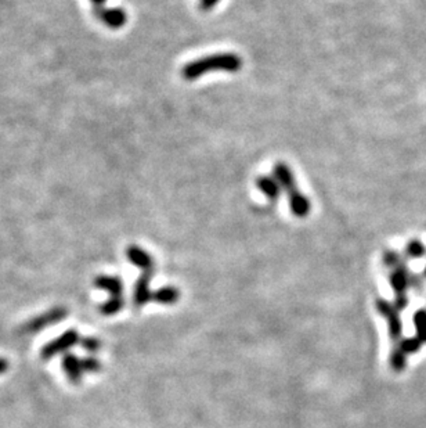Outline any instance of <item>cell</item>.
<instances>
[{
  "instance_id": "cell-1",
  "label": "cell",
  "mask_w": 426,
  "mask_h": 428,
  "mask_svg": "<svg viewBox=\"0 0 426 428\" xmlns=\"http://www.w3.org/2000/svg\"><path fill=\"white\" fill-rule=\"evenodd\" d=\"M242 68V59L235 53H217L187 63L182 75L186 81H197L210 72L235 74Z\"/></svg>"
},
{
  "instance_id": "cell-2",
  "label": "cell",
  "mask_w": 426,
  "mask_h": 428,
  "mask_svg": "<svg viewBox=\"0 0 426 428\" xmlns=\"http://www.w3.org/2000/svg\"><path fill=\"white\" fill-rule=\"evenodd\" d=\"M78 341H79V335H78L77 330H67L63 335H60L56 339L47 342L42 348V358L45 360H49V359L54 358L56 355L63 353L67 349L72 348Z\"/></svg>"
},
{
  "instance_id": "cell-3",
  "label": "cell",
  "mask_w": 426,
  "mask_h": 428,
  "mask_svg": "<svg viewBox=\"0 0 426 428\" xmlns=\"http://www.w3.org/2000/svg\"><path fill=\"white\" fill-rule=\"evenodd\" d=\"M377 308H378L379 314L388 319L389 331H390L392 338L399 339L402 337V331H403V324H402V321H400L399 314H397L399 311L395 307H392L390 303H388L385 300H379L377 303Z\"/></svg>"
},
{
  "instance_id": "cell-4",
  "label": "cell",
  "mask_w": 426,
  "mask_h": 428,
  "mask_svg": "<svg viewBox=\"0 0 426 428\" xmlns=\"http://www.w3.org/2000/svg\"><path fill=\"white\" fill-rule=\"evenodd\" d=\"M65 316H67V311L64 308H54V309L28 321L24 326V330L28 331V333H36V331L47 327V326H52L54 323L63 321Z\"/></svg>"
},
{
  "instance_id": "cell-5",
  "label": "cell",
  "mask_w": 426,
  "mask_h": 428,
  "mask_svg": "<svg viewBox=\"0 0 426 428\" xmlns=\"http://www.w3.org/2000/svg\"><path fill=\"white\" fill-rule=\"evenodd\" d=\"M96 14L102 20V22H104L108 28L112 29H119L127 22V14L120 7H111V8L103 7L97 10Z\"/></svg>"
},
{
  "instance_id": "cell-6",
  "label": "cell",
  "mask_w": 426,
  "mask_h": 428,
  "mask_svg": "<svg viewBox=\"0 0 426 428\" xmlns=\"http://www.w3.org/2000/svg\"><path fill=\"white\" fill-rule=\"evenodd\" d=\"M273 176L276 178V181L280 183L283 192H285L287 194L297 190V179L294 176V172L291 171V168L285 164V162H277L273 168Z\"/></svg>"
},
{
  "instance_id": "cell-7",
  "label": "cell",
  "mask_w": 426,
  "mask_h": 428,
  "mask_svg": "<svg viewBox=\"0 0 426 428\" xmlns=\"http://www.w3.org/2000/svg\"><path fill=\"white\" fill-rule=\"evenodd\" d=\"M258 190L271 203L278 201V199L281 197L283 189L280 186V183L276 181L274 176H269V175H263L259 176L255 182Z\"/></svg>"
},
{
  "instance_id": "cell-8",
  "label": "cell",
  "mask_w": 426,
  "mask_h": 428,
  "mask_svg": "<svg viewBox=\"0 0 426 428\" xmlns=\"http://www.w3.org/2000/svg\"><path fill=\"white\" fill-rule=\"evenodd\" d=\"M288 206L291 213L297 217H306L312 211V203L306 194L299 192V189L288 193Z\"/></svg>"
},
{
  "instance_id": "cell-9",
  "label": "cell",
  "mask_w": 426,
  "mask_h": 428,
  "mask_svg": "<svg viewBox=\"0 0 426 428\" xmlns=\"http://www.w3.org/2000/svg\"><path fill=\"white\" fill-rule=\"evenodd\" d=\"M126 257L127 259L137 268L143 269L144 272H148V270H152V266H154V262H152V258L151 255L144 251L143 248L137 247V245H130L126 251Z\"/></svg>"
},
{
  "instance_id": "cell-10",
  "label": "cell",
  "mask_w": 426,
  "mask_h": 428,
  "mask_svg": "<svg viewBox=\"0 0 426 428\" xmlns=\"http://www.w3.org/2000/svg\"><path fill=\"white\" fill-rule=\"evenodd\" d=\"M63 370L65 372L71 383H79L82 380V376H84L82 360H79L74 353H64Z\"/></svg>"
},
{
  "instance_id": "cell-11",
  "label": "cell",
  "mask_w": 426,
  "mask_h": 428,
  "mask_svg": "<svg viewBox=\"0 0 426 428\" xmlns=\"http://www.w3.org/2000/svg\"><path fill=\"white\" fill-rule=\"evenodd\" d=\"M150 280H151V270L144 272L140 279L136 282L134 286V304L137 307L144 305L151 300V291H150Z\"/></svg>"
},
{
  "instance_id": "cell-12",
  "label": "cell",
  "mask_w": 426,
  "mask_h": 428,
  "mask_svg": "<svg viewBox=\"0 0 426 428\" xmlns=\"http://www.w3.org/2000/svg\"><path fill=\"white\" fill-rule=\"evenodd\" d=\"M410 273L404 265H400L395 268V270L390 273V284L396 294H406V290L410 287Z\"/></svg>"
},
{
  "instance_id": "cell-13",
  "label": "cell",
  "mask_w": 426,
  "mask_h": 428,
  "mask_svg": "<svg viewBox=\"0 0 426 428\" xmlns=\"http://www.w3.org/2000/svg\"><path fill=\"white\" fill-rule=\"evenodd\" d=\"M95 284H96L97 289L109 293L111 297H120L122 290H123L122 280L119 277H116V276L100 275L99 277H96Z\"/></svg>"
},
{
  "instance_id": "cell-14",
  "label": "cell",
  "mask_w": 426,
  "mask_h": 428,
  "mask_svg": "<svg viewBox=\"0 0 426 428\" xmlns=\"http://www.w3.org/2000/svg\"><path fill=\"white\" fill-rule=\"evenodd\" d=\"M154 300L159 304H173L178 301L179 298V291L173 287H164L161 290H158L157 293H154Z\"/></svg>"
},
{
  "instance_id": "cell-15",
  "label": "cell",
  "mask_w": 426,
  "mask_h": 428,
  "mask_svg": "<svg viewBox=\"0 0 426 428\" xmlns=\"http://www.w3.org/2000/svg\"><path fill=\"white\" fill-rule=\"evenodd\" d=\"M123 308V300L120 297H111L103 305L99 307L100 312L106 316L118 314Z\"/></svg>"
},
{
  "instance_id": "cell-16",
  "label": "cell",
  "mask_w": 426,
  "mask_h": 428,
  "mask_svg": "<svg viewBox=\"0 0 426 428\" xmlns=\"http://www.w3.org/2000/svg\"><path fill=\"white\" fill-rule=\"evenodd\" d=\"M406 365H407V355L400 348L393 349L390 355V367L395 372H403L406 369Z\"/></svg>"
},
{
  "instance_id": "cell-17",
  "label": "cell",
  "mask_w": 426,
  "mask_h": 428,
  "mask_svg": "<svg viewBox=\"0 0 426 428\" xmlns=\"http://www.w3.org/2000/svg\"><path fill=\"white\" fill-rule=\"evenodd\" d=\"M423 341L418 337H410V338H404L400 342V349L406 353V355H411V353H417L421 349Z\"/></svg>"
},
{
  "instance_id": "cell-18",
  "label": "cell",
  "mask_w": 426,
  "mask_h": 428,
  "mask_svg": "<svg viewBox=\"0 0 426 428\" xmlns=\"http://www.w3.org/2000/svg\"><path fill=\"white\" fill-rule=\"evenodd\" d=\"M406 251H407V255L410 258H414V259L424 258L426 255V247L423 244V241H420V240H411L407 244Z\"/></svg>"
},
{
  "instance_id": "cell-19",
  "label": "cell",
  "mask_w": 426,
  "mask_h": 428,
  "mask_svg": "<svg viewBox=\"0 0 426 428\" xmlns=\"http://www.w3.org/2000/svg\"><path fill=\"white\" fill-rule=\"evenodd\" d=\"M414 324L418 333V338L426 342V309H420L414 315Z\"/></svg>"
},
{
  "instance_id": "cell-20",
  "label": "cell",
  "mask_w": 426,
  "mask_h": 428,
  "mask_svg": "<svg viewBox=\"0 0 426 428\" xmlns=\"http://www.w3.org/2000/svg\"><path fill=\"white\" fill-rule=\"evenodd\" d=\"M82 367H84V372L97 373L102 369V363L95 356H88V358L82 359Z\"/></svg>"
},
{
  "instance_id": "cell-21",
  "label": "cell",
  "mask_w": 426,
  "mask_h": 428,
  "mask_svg": "<svg viewBox=\"0 0 426 428\" xmlns=\"http://www.w3.org/2000/svg\"><path fill=\"white\" fill-rule=\"evenodd\" d=\"M81 345L84 346L85 351L90 352V353H95V352H97L102 348V342L97 338H95V337H85V338H82Z\"/></svg>"
},
{
  "instance_id": "cell-22",
  "label": "cell",
  "mask_w": 426,
  "mask_h": 428,
  "mask_svg": "<svg viewBox=\"0 0 426 428\" xmlns=\"http://www.w3.org/2000/svg\"><path fill=\"white\" fill-rule=\"evenodd\" d=\"M384 262L386 266H390V268H397L403 265L402 258L396 251H386L384 255Z\"/></svg>"
},
{
  "instance_id": "cell-23",
  "label": "cell",
  "mask_w": 426,
  "mask_h": 428,
  "mask_svg": "<svg viewBox=\"0 0 426 428\" xmlns=\"http://www.w3.org/2000/svg\"><path fill=\"white\" fill-rule=\"evenodd\" d=\"M409 304V300L406 297V294H397V298H396V303H395V308L397 311H403Z\"/></svg>"
},
{
  "instance_id": "cell-24",
  "label": "cell",
  "mask_w": 426,
  "mask_h": 428,
  "mask_svg": "<svg viewBox=\"0 0 426 428\" xmlns=\"http://www.w3.org/2000/svg\"><path fill=\"white\" fill-rule=\"evenodd\" d=\"M220 0H200V8L203 11H210Z\"/></svg>"
},
{
  "instance_id": "cell-25",
  "label": "cell",
  "mask_w": 426,
  "mask_h": 428,
  "mask_svg": "<svg viewBox=\"0 0 426 428\" xmlns=\"http://www.w3.org/2000/svg\"><path fill=\"white\" fill-rule=\"evenodd\" d=\"M8 370V362L3 358H0V374L1 373H6Z\"/></svg>"
},
{
  "instance_id": "cell-26",
  "label": "cell",
  "mask_w": 426,
  "mask_h": 428,
  "mask_svg": "<svg viewBox=\"0 0 426 428\" xmlns=\"http://www.w3.org/2000/svg\"><path fill=\"white\" fill-rule=\"evenodd\" d=\"M90 1L95 4V10L97 11V10H100V8L104 7L106 0H90Z\"/></svg>"
},
{
  "instance_id": "cell-27",
  "label": "cell",
  "mask_w": 426,
  "mask_h": 428,
  "mask_svg": "<svg viewBox=\"0 0 426 428\" xmlns=\"http://www.w3.org/2000/svg\"><path fill=\"white\" fill-rule=\"evenodd\" d=\"M424 273H425V276H426V266H425V272H424Z\"/></svg>"
}]
</instances>
